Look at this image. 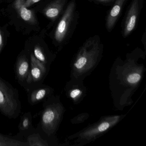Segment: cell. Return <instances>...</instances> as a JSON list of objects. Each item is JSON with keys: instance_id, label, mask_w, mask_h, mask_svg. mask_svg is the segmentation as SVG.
<instances>
[{"instance_id": "1", "label": "cell", "mask_w": 146, "mask_h": 146, "mask_svg": "<svg viewBox=\"0 0 146 146\" xmlns=\"http://www.w3.org/2000/svg\"><path fill=\"white\" fill-rule=\"evenodd\" d=\"M21 111L18 90L0 77V112L10 119H16Z\"/></svg>"}, {"instance_id": "2", "label": "cell", "mask_w": 146, "mask_h": 146, "mask_svg": "<svg viewBox=\"0 0 146 146\" xmlns=\"http://www.w3.org/2000/svg\"><path fill=\"white\" fill-rule=\"evenodd\" d=\"M39 123L36 128L48 137L55 132L60 115V107L55 98L49 97L43 101V109L40 111Z\"/></svg>"}, {"instance_id": "3", "label": "cell", "mask_w": 146, "mask_h": 146, "mask_svg": "<svg viewBox=\"0 0 146 146\" xmlns=\"http://www.w3.org/2000/svg\"><path fill=\"white\" fill-rule=\"evenodd\" d=\"M31 67L23 88L26 91L33 87L43 83L48 69L36 59L32 54H30Z\"/></svg>"}, {"instance_id": "4", "label": "cell", "mask_w": 146, "mask_h": 146, "mask_svg": "<svg viewBox=\"0 0 146 146\" xmlns=\"http://www.w3.org/2000/svg\"><path fill=\"white\" fill-rule=\"evenodd\" d=\"M75 7V2L72 1L68 5L60 21L54 34V38L57 42H62L66 36L72 21Z\"/></svg>"}, {"instance_id": "5", "label": "cell", "mask_w": 146, "mask_h": 146, "mask_svg": "<svg viewBox=\"0 0 146 146\" xmlns=\"http://www.w3.org/2000/svg\"><path fill=\"white\" fill-rule=\"evenodd\" d=\"M31 67L30 54L22 53L17 58L15 65V76L17 82L23 88Z\"/></svg>"}, {"instance_id": "6", "label": "cell", "mask_w": 146, "mask_h": 146, "mask_svg": "<svg viewBox=\"0 0 146 146\" xmlns=\"http://www.w3.org/2000/svg\"><path fill=\"white\" fill-rule=\"evenodd\" d=\"M26 92L28 102L30 105L34 106L49 97L53 92V89L48 85L42 84L30 89Z\"/></svg>"}, {"instance_id": "7", "label": "cell", "mask_w": 146, "mask_h": 146, "mask_svg": "<svg viewBox=\"0 0 146 146\" xmlns=\"http://www.w3.org/2000/svg\"><path fill=\"white\" fill-rule=\"evenodd\" d=\"M139 12V0H133L125 23L123 32L125 36L129 35L135 29Z\"/></svg>"}, {"instance_id": "8", "label": "cell", "mask_w": 146, "mask_h": 146, "mask_svg": "<svg viewBox=\"0 0 146 146\" xmlns=\"http://www.w3.org/2000/svg\"><path fill=\"white\" fill-rule=\"evenodd\" d=\"M25 0H15L14 8L24 21L30 24H36L37 21L35 17L33 12L25 7Z\"/></svg>"}, {"instance_id": "9", "label": "cell", "mask_w": 146, "mask_h": 146, "mask_svg": "<svg viewBox=\"0 0 146 146\" xmlns=\"http://www.w3.org/2000/svg\"><path fill=\"white\" fill-rule=\"evenodd\" d=\"M65 3V0H55L46 7L43 13L48 18L54 20L62 11Z\"/></svg>"}, {"instance_id": "10", "label": "cell", "mask_w": 146, "mask_h": 146, "mask_svg": "<svg viewBox=\"0 0 146 146\" xmlns=\"http://www.w3.org/2000/svg\"><path fill=\"white\" fill-rule=\"evenodd\" d=\"M125 1V0H116L107 19L106 26L108 29H111L115 25Z\"/></svg>"}, {"instance_id": "11", "label": "cell", "mask_w": 146, "mask_h": 146, "mask_svg": "<svg viewBox=\"0 0 146 146\" xmlns=\"http://www.w3.org/2000/svg\"><path fill=\"white\" fill-rule=\"evenodd\" d=\"M35 127L32 123V115L30 111L25 113L21 116L18 125L19 132L16 136L21 135L31 130Z\"/></svg>"}, {"instance_id": "12", "label": "cell", "mask_w": 146, "mask_h": 146, "mask_svg": "<svg viewBox=\"0 0 146 146\" xmlns=\"http://www.w3.org/2000/svg\"><path fill=\"white\" fill-rule=\"evenodd\" d=\"M30 54H32L36 59L46 66L48 69L49 65L52 62V59L47 54L43 48L40 45H36L33 48L32 52H31Z\"/></svg>"}, {"instance_id": "13", "label": "cell", "mask_w": 146, "mask_h": 146, "mask_svg": "<svg viewBox=\"0 0 146 146\" xmlns=\"http://www.w3.org/2000/svg\"><path fill=\"white\" fill-rule=\"evenodd\" d=\"M0 146H29L26 142L0 133Z\"/></svg>"}, {"instance_id": "14", "label": "cell", "mask_w": 146, "mask_h": 146, "mask_svg": "<svg viewBox=\"0 0 146 146\" xmlns=\"http://www.w3.org/2000/svg\"><path fill=\"white\" fill-rule=\"evenodd\" d=\"M111 123L108 122H104L102 123L97 128L93 130L89 131L90 135L95 134L98 132H102L107 130L111 126Z\"/></svg>"}, {"instance_id": "15", "label": "cell", "mask_w": 146, "mask_h": 146, "mask_svg": "<svg viewBox=\"0 0 146 146\" xmlns=\"http://www.w3.org/2000/svg\"><path fill=\"white\" fill-rule=\"evenodd\" d=\"M141 78V76L138 73H133L128 76L127 81L130 84H135L140 81Z\"/></svg>"}, {"instance_id": "16", "label": "cell", "mask_w": 146, "mask_h": 146, "mask_svg": "<svg viewBox=\"0 0 146 146\" xmlns=\"http://www.w3.org/2000/svg\"><path fill=\"white\" fill-rule=\"evenodd\" d=\"M81 91L80 90L76 89L73 90L72 91L70 94V96L72 98L74 99V98L77 97L81 94Z\"/></svg>"}, {"instance_id": "17", "label": "cell", "mask_w": 146, "mask_h": 146, "mask_svg": "<svg viewBox=\"0 0 146 146\" xmlns=\"http://www.w3.org/2000/svg\"><path fill=\"white\" fill-rule=\"evenodd\" d=\"M40 0H25V6L27 8L34 5V4L39 2Z\"/></svg>"}, {"instance_id": "18", "label": "cell", "mask_w": 146, "mask_h": 146, "mask_svg": "<svg viewBox=\"0 0 146 146\" xmlns=\"http://www.w3.org/2000/svg\"><path fill=\"white\" fill-rule=\"evenodd\" d=\"M4 42L3 40V36L1 30L0 29V54L1 53L3 47H4Z\"/></svg>"}, {"instance_id": "19", "label": "cell", "mask_w": 146, "mask_h": 146, "mask_svg": "<svg viewBox=\"0 0 146 146\" xmlns=\"http://www.w3.org/2000/svg\"><path fill=\"white\" fill-rule=\"evenodd\" d=\"M98 1H101V2H107V1H109L111 0H97Z\"/></svg>"}]
</instances>
